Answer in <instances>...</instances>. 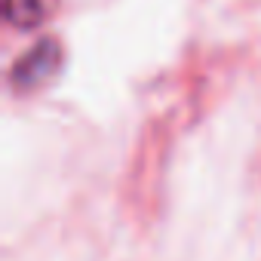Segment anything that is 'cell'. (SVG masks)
I'll return each instance as SVG.
<instances>
[{
	"mask_svg": "<svg viewBox=\"0 0 261 261\" xmlns=\"http://www.w3.org/2000/svg\"><path fill=\"white\" fill-rule=\"evenodd\" d=\"M59 65H62V46H59V40L46 37V40L34 43V46L13 65L10 83H13L16 89H37V86H43L46 80L56 77Z\"/></svg>",
	"mask_w": 261,
	"mask_h": 261,
	"instance_id": "1",
	"label": "cell"
},
{
	"mask_svg": "<svg viewBox=\"0 0 261 261\" xmlns=\"http://www.w3.org/2000/svg\"><path fill=\"white\" fill-rule=\"evenodd\" d=\"M59 0H0L4 10V22L19 28V31H31L40 28L43 22H49V16L56 13Z\"/></svg>",
	"mask_w": 261,
	"mask_h": 261,
	"instance_id": "2",
	"label": "cell"
}]
</instances>
